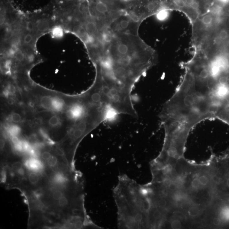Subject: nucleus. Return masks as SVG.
Returning a JSON list of instances; mask_svg holds the SVG:
<instances>
[{"mask_svg": "<svg viewBox=\"0 0 229 229\" xmlns=\"http://www.w3.org/2000/svg\"><path fill=\"white\" fill-rule=\"evenodd\" d=\"M172 178L188 216L207 218L217 202L208 160L198 163L185 157L173 165Z\"/></svg>", "mask_w": 229, "mask_h": 229, "instance_id": "7ed1b4c3", "label": "nucleus"}, {"mask_svg": "<svg viewBox=\"0 0 229 229\" xmlns=\"http://www.w3.org/2000/svg\"><path fill=\"white\" fill-rule=\"evenodd\" d=\"M53 96H43L40 98L39 101L40 106L44 110L48 111H52Z\"/></svg>", "mask_w": 229, "mask_h": 229, "instance_id": "6e6552de", "label": "nucleus"}, {"mask_svg": "<svg viewBox=\"0 0 229 229\" xmlns=\"http://www.w3.org/2000/svg\"><path fill=\"white\" fill-rule=\"evenodd\" d=\"M52 155V154L49 151H45L41 153L40 157L42 160L47 161Z\"/></svg>", "mask_w": 229, "mask_h": 229, "instance_id": "a211bd4d", "label": "nucleus"}, {"mask_svg": "<svg viewBox=\"0 0 229 229\" xmlns=\"http://www.w3.org/2000/svg\"><path fill=\"white\" fill-rule=\"evenodd\" d=\"M26 166L29 169L34 171H40L42 168V164L40 160L35 159H31L26 162Z\"/></svg>", "mask_w": 229, "mask_h": 229, "instance_id": "1a4fd4ad", "label": "nucleus"}, {"mask_svg": "<svg viewBox=\"0 0 229 229\" xmlns=\"http://www.w3.org/2000/svg\"><path fill=\"white\" fill-rule=\"evenodd\" d=\"M61 123L60 118L57 115H53L50 117L48 121V124L52 127H56L59 126Z\"/></svg>", "mask_w": 229, "mask_h": 229, "instance_id": "9b49d317", "label": "nucleus"}, {"mask_svg": "<svg viewBox=\"0 0 229 229\" xmlns=\"http://www.w3.org/2000/svg\"><path fill=\"white\" fill-rule=\"evenodd\" d=\"M104 1L111 3H121L124 2L126 0H101Z\"/></svg>", "mask_w": 229, "mask_h": 229, "instance_id": "6ab92c4d", "label": "nucleus"}, {"mask_svg": "<svg viewBox=\"0 0 229 229\" xmlns=\"http://www.w3.org/2000/svg\"><path fill=\"white\" fill-rule=\"evenodd\" d=\"M5 145V141L4 139L1 138V150H3L4 149Z\"/></svg>", "mask_w": 229, "mask_h": 229, "instance_id": "aec40b11", "label": "nucleus"}, {"mask_svg": "<svg viewBox=\"0 0 229 229\" xmlns=\"http://www.w3.org/2000/svg\"><path fill=\"white\" fill-rule=\"evenodd\" d=\"M163 11H169L168 0H127L124 9L126 14L141 24Z\"/></svg>", "mask_w": 229, "mask_h": 229, "instance_id": "423d86ee", "label": "nucleus"}, {"mask_svg": "<svg viewBox=\"0 0 229 229\" xmlns=\"http://www.w3.org/2000/svg\"><path fill=\"white\" fill-rule=\"evenodd\" d=\"M70 200L67 197L64 196L62 198L57 201V205L59 207H66L69 204Z\"/></svg>", "mask_w": 229, "mask_h": 229, "instance_id": "dca6fc26", "label": "nucleus"}, {"mask_svg": "<svg viewBox=\"0 0 229 229\" xmlns=\"http://www.w3.org/2000/svg\"><path fill=\"white\" fill-rule=\"evenodd\" d=\"M48 166L50 168L55 167L58 163V159L57 156L52 155L51 157L46 161Z\"/></svg>", "mask_w": 229, "mask_h": 229, "instance_id": "2eb2a0df", "label": "nucleus"}, {"mask_svg": "<svg viewBox=\"0 0 229 229\" xmlns=\"http://www.w3.org/2000/svg\"><path fill=\"white\" fill-rule=\"evenodd\" d=\"M69 103L66 104V103L63 98L57 96H54L51 112L55 113H59L65 111Z\"/></svg>", "mask_w": 229, "mask_h": 229, "instance_id": "0eeeda50", "label": "nucleus"}, {"mask_svg": "<svg viewBox=\"0 0 229 229\" xmlns=\"http://www.w3.org/2000/svg\"><path fill=\"white\" fill-rule=\"evenodd\" d=\"M11 168L12 170L15 172H18L22 174L24 172L23 169V164L20 161H16L11 164Z\"/></svg>", "mask_w": 229, "mask_h": 229, "instance_id": "4468645a", "label": "nucleus"}, {"mask_svg": "<svg viewBox=\"0 0 229 229\" xmlns=\"http://www.w3.org/2000/svg\"><path fill=\"white\" fill-rule=\"evenodd\" d=\"M184 73L159 117L165 132L164 143L183 151L191 131L207 119L229 126V68L193 54L181 64Z\"/></svg>", "mask_w": 229, "mask_h": 229, "instance_id": "f257e3e1", "label": "nucleus"}, {"mask_svg": "<svg viewBox=\"0 0 229 229\" xmlns=\"http://www.w3.org/2000/svg\"><path fill=\"white\" fill-rule=\"evenodd\" d=\"M22 118L21 115L17 112H13L11 114L10 120L12 123L17 124L21 122Z\"/></svg>", "mask_w": 229, "mask_h": 229, "instance_id": "f3484780", "label": "nucleus"}, {"mask_svg": "<svg viewBox=\"0 0 229 229\" xmlns=\"http://www.w3.org/2000/svg\"><path fill=\"white\" fill-rule=\"evenodd\" d=\"M113 194L119 228L146 229L147 220L140 184L126 175H121Z\"/></svg>", "mask_w": 229, "mask_h": 229, "instance_id": "20e7f679", "label": "nucleus"}, {"mask_svg": "<svg viewBox=\"0 0 229 229\" xmlns=\"http://www.w3.org/2000/svg\"><path fill=\"white\" fill-rule=\"evenodd\" d=\"M8 132L11 137L17 136L20 133L19 127L15 125H10L8 128Z\"/></svg>", "mask_w": 229, "mask_h": 229, "instance_id": "f8f14e48", "label": "nucleus"}, {"mask_svg": "<svg viewBox=\"0 0 229 229\" xmlns=\"http://www.w3.org/2000/svg\"><path fill=\"white\" fill-rule=\"evenodd\" d=\"M64 195L63 191L59 189H55L53 190L51 194V197L53 200L57 201L62 198Z\"/></svg>", "mask_w": 229, "mask_h": 229, "instance_id": "ddd939ff", "label": "nucleus"}, {"mask_svg": "<svg viewBox=\"0 0 229 229\" xmlns=\"http://www.w3.org/2000/svg\"><path fill=\"white\" fill-rule=\"evenodd\" d=\"M157 53L139 34L114 35L99 71L104 80L118 86L134 88L146 72L156 64Z\"/></svg>", "mask_w": 229, "mask_h": 229, "instance_id": "f03ea898", "label": "nucleus"}, {"mask_svg": "<svg viewBox=\"0 0 229 229\" xmlns=\"http://www.w3.org/2000/svg\"><path fill=\"white\" fill-rule=\"evenodd\" d=\"M28 178L29 183L32 185H37L40 181V176L38 174L35 172H31L29 173Z\"/></svg>", "mask_w": 229, "mask_h": 229, "instance_id": "9d476101", "label": "nucleus"}, {"mask_svg": "<svg viewBox=\"0 0 229 229\" xmlns=\"http://www.w3.org/2000/svg\"><path fill=\"white\" fill-rule=\"evenodd\" d=\"M207 160L217 199L229 202V147L219 155L211 150Z\"/></svg>", "mask_w": 229, "mask_h": 229, "instance_id": "39448f33", "label": "nucleus"}]
</instances>
